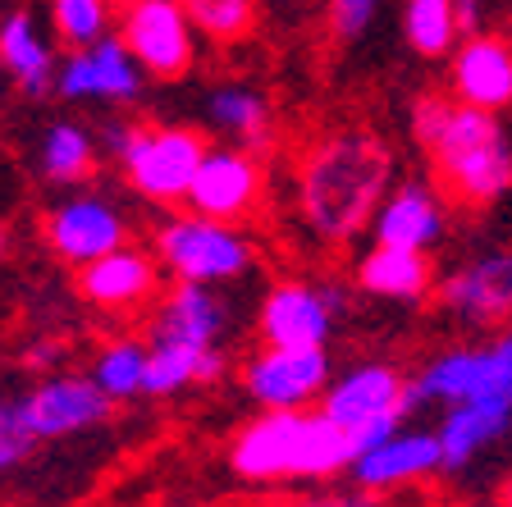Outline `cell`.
I'll return each mask as SVG.
<instances>
[{
	"label": "cell",
	"instance_id": "6da1fadb",
	"mask_svg": "<svg viewBox=\"0 0 512 507\" xmlns=\"http://www.w3.org/2000/svg\"><path fill=\"white\" fill-rule=\"evenodd\" d=\"M389 188H394V151L366 128L320 133L293 169L298 220L320 247H348L362 229H371Z\"/></svg>",
	"mask_w": 512,
	"mask_h": 507
},
{
	"label": "cell",
	"instance_id": "7a4b0ae2",
	"mask_svg": "<svg viewBox=\"0 0 512 507\" xmlns=\"http://www.w3.org/2000/svg\"><path fill=\"white\" fill-rule=\"evenodd\" d=\"M412 138L426 147L444 192L462 206H490L512 188V142L494 110L430 92L412 106Z\"/></svg>",
	"mask_w": 512,
	"mask_h": 507
},
{
	"label": "cell",
	"instance_id": "3957f363",
	"mask_svg": "<svg viewBox=\"0 0 512 507\" xmlns=\"http://www.w3.org/2000/svg\"><path fill=\"white\" fill-rule=\"evenodd\" d=\"M229 466L247 485H307L352 471V439L320 407L261 412L234 434Z\"/></svg>",
	"mask_w": 512,
	"mask_h": 507
},
{
	"label": "cell",
	"instance_id": "277c9868",
	"mask_svg": "<svg viewBox=\"0 0 512 507\" xmlns=\"http://www.w3.org/2000/svg\"><path fill=\"white\" fill-rule=\"evenodd\" d=\"M106 151L124 169L128 188L156 206H183L202 169L206 138L188 124H142V119H110Z\"/></svg>",
	"mask_w": 512,
	"mask_h": 507
},
{
	"label": "cell",
	"instance_id": "5b68a950",
	"mask_svg": "<svg viewBox=\"0 0 512 507\" xmlns=\"http://www.w3.org/2000/svg\"><path fill=\"white\" fill-rule=\"evenodd\" d=\"M151 252H156L160 270L183 284H229L252 270L256 252L247 243V233L238 224L211 220L202 211H174L156 224L151 233Z\"/></svg>",
	"mask_w": 512,
	"mask_h": 507
},
{
	"label": "cell",
	"instance_id": "8992f818",
	"mask_svg": "<svg viewBox=\"0 0 512 507\" xmlns=\"http://www.w3.org/2000/svg\"><path fill=\"white\" fill-rule=\"evenodd\" d=\"M348 311V284L339 279H279L256 307L261 343H293V348H325Z\"/></svg>",
	"mask_w": 512,
	"mask_h": 507
},
{
	"label": "cell",
	"instance_id": "52a82bcc",
	"mask_svg": "<svg viewBox=\"0 0 512 507\" xmlns=\"http://www.w3.org/2000/svg\"><path fill=\"white\" fill-rule=\"evenodd\" d=\"M115 32L128 42V51L142 60V69L151 78H160V83H179L197 64L202 32L188 19L183 0H128V5H119Z\"/></svg>",
	"mask_w": 512,
	"mask_h": 507
},
{
	"label": "cell",
	"instance_id": "ba28073f",
	"mask_svg": "<svg viewBox=\"0 0 512 507\" xmlns=\"http://www.w3.org/2000/svg\"><path fill=\"white\" fill-rule=\"evenodd\" d=\"M334 366L330 348H293V343H266L243 361V393L261 412H298L316 407L330 389Z\"/></svg>",
	"mask_w": 512,
	"mask_h": 507
},
{
	"label": "cell",
	"instance_id": "9c48e42d",
	"mask_svg": "<svg viewBox=\"0 0 512 507\" xmlns=\"http://www.w3.org/2000/svg\"><path fill=\"white\" fill-rule=\"evenodd\" d=\"M147 69L119 32L101 37L92 46H78L60 60V74H55V96L64 101H78V106H133L142 101V87H147Z\"/></svg>",
	"mask_w": 512,
	"mask_h": 507
},
{
	"label": "cell",
	"instance_id": "30bf717a",
	"mask_svg": "<svg viewBox=\"0 0 512 507\" xmlns=\"http://www.w3.org/2000/svg\"><path fill=\"white\" fill-rule=\"evenodd\" d=\"M110 412H115V398H106V389L87 370H55L28 393H19V416L37 444L96 430L101 421H110Z\"/></svg>",
	"mask_w": 512,
	"mask_h": 507
},
{
	"label": "cell",
	"instance_id": "8fae6325",
	"mask_svg": "<svg viewBox=\"0 0 512 507\" xmlns=\"http://www.w3.org/2000/svg\"><path fill=\"white\" fill-rule=\"evenodd\" d=\"M266 201V165L247 147H211L202 156V169L188 188V211H202L211 220L238 224L261 211Z\"/></svg>",
	"mask_w": 512,
	"mask_h": 507
},
{
	"label": "cell",
	"instance_id": "7c38bea8",
	"mask_svg": "<svg viewBox=\"0 0 512 507\" xmlns=\"http://www.w3.org/2000/svg\"><path fill=\"white\" fill-rule=\"evenodd\" d=\"M42 233L51 252L64 265H74V270H83V265L101 261V256H110L115 247L128 243V224L119 215V206L96 197V192H74V197L55 201L46 211Z\"/></svg>",
	"mask_w": 512,
	"mask_h": 507
},
{
	"label": "cell",
	"instance_id": "4fadbf2b",
	"mask_svg": "<svg viewBox=\"0 0 512 507\" xmlns=\"http://www.w3.org/2000/svg\"><path fill=\"white\" fill-rule=\"evenodd\" d=\"M439 307L471 329H494L512 320V252H485L439 279Z\"/></svg>",
	"mask_w": 512,
	"mask_h": 507
},
{
	"label": "cell",
	"instance_id": "5bb4252c",
	"mask_svg": "<svg viewBox=\"0 0 512 507\" xmlns=\"http://www.w3.org/2000/svg\"><path fill=\"white\" fill-rule=\"evenodd\" d=\"M156 293H160V261L156 252H142V247L124 243L110 256L78 270V297L92 311H106V316H128V311L151 307Z\"/></svg>",
	"mask_w": 512,
	"mask_h": 507
},
{
	"label": "cell",
	"instance_id": "9a60e30c",
	"mask_svg": "<svg viewBox=\"0 0 512 507\" xmlns=\"http://www.w3.org/2000/svg\"><path fill=\"white\" fill-rule=\"evenodd\" d=\"M426 402H512V361L499 348H448L416 375Z\"/></svg>",
	"mask_w": 512,
	"mask_h": 507
},
{
	"label": "cell",
	"instance_id": "2e32d148",
	"mask_svg": "<svg viewBox=\"0 0 512 507\" xmlns=\"http://www.w3.org/2000/svg\"><path fill=\"white\" fill-rule=\"evenodd\" d=\"M403 393H407V375H398V366L357 361L343 375H334L316 407L343 430H362L366 421H380V416H407Z\"/></svg>",
	"mask_w": 512,
	"mask_h": 507
},
{
	"label": "cell",
	"instance_id": "e0dca14e",
	"mask_svg": "<svg viewBox=\"0 0 512 507\" xmlns=\"http://www.w3.org/2000/svg\"><path fill=\"white\" fill-rule=\"evenodd\" d=\"M448 215L439 188L421 179H407L398 188H389V197L380 201V211L371 220V238L384 247H407V252H430L444 243Z\"/></svg>",
	"mask_w": 512,
	"mask_h": 507
},
{
	"label": "cell",
	"instance_id": "ac0fdd59",
	"mask_svg": "<svg viewBox=\"0 0 512 507\" xmlns=\"http://www.w3.org/2000/svg\"><path fill=\"white\" fill-rule=\"evenodd\" d=\"M444 471V448H439V430H398L389 434L384 444H375L371 453H362L352 462V485L384 494V489L412 485V480H426Z\"/></svg>",
	"mask_w": 512,
	"mask_h": 507
},
{
	"label": "cell",
	"instance_id": "d6986e66",
	"mask_svg": "<svg viewBox=\"0 0 512 507\" xmlns=\"http://www.w3.org/2000/svg\"><path fill=\"white\" fill-rule=\"evenodd\" d=\"M229 334V302L215 293V284H183L165 297H156L151 307L147 338H179V343H197V348H220V338Z\"/></svg>",
	"mask_w": 512,
	"mask_h": 507
},
{
	"label": "cell",
	"instance_id": "ffe728a7",
	"mask_svg": "<svg viewBox=\"0 0 512 507\" xmlns=\"http://www.w3.org/2000/svg\"><path fill=\"white\" fill-rule=\"evenodd\" d=\"M453 96L476 110L512 106V46L503 37L476 32L453 51Z\"/></svg>",
	"mask_w": 512,
	"mask_h": 507
},
{
	"label": "cell",
	"instance_id": "44dd1931",
	"mask_svg": "<svg viewBox=\"0 0 512 507\" xmlns=\"http://www.w3.org/2000/svg\"><path fill=\"white\" fill-rule=\"evenodd\" d=\"M206 124L215 133L234 142V147H247V151H270L275 142V106L270 96L252 83H220L206 92Z\"/></svg>",
	"mask_w": 512,
	"mask_h": 507
},
{
	"label": "cell",
	"instance_id": "7402d4cb",
	"mask_svg": "<svg viewBox=\"0 0 512 507\" xmlns=\"http://www.w3.org/2000/svg\"><path fill=\"white\" fill-rule=\"evenodd\" d=\"M147 343H151L147 398H174L183 389L220 384L224 370H229L224 348H197V343H179V338H147Z\"/></svg>",
	"mask_w": 512,
	"mask_h": 507
},
{
	"label": "cell",
	"instance_id": "603a6c76",
	"mask_svg": "<svg viewBox=\"0 0 512 507\" xmlns=\"http://www.w3.org/2000/svg\"><path fill=\"white\" fill-rule=\"evenodd\" d=\"M0 60H5V74L19 83L23 96L55 92L60 60H55L46 32L37 28V19H32L28 10H14L0 19Z\"/></svg>",
	"mask_w": 512,
	"mask_h": 507
},
{
	"label": "cell",
	"instance_id": "cb8c5ba5",
	"mask_svg": "<svg viewBox=\"0 0 512 507\" xmlns=\"http://www.w3.org/2000/svg\"><path fill=\"white\" fill-rule=\"evenodd\" d=\"M512 425V402L503 398H485V402H453L439 421V448H444V466L458 471L467 466L476 453L503 439Z\"/></svg>",
	"mask_w": 512,
	"mask_h": 507
},
{
	"label": "cell",
	"instance_id": "d4e9b609",
	"mask_svg": "<svg viewBox=\"0 0 512 507\" xmlns=\"http://www.w3.org/2000/svg\"><path fill=\"white\" fill-rule=\"evenodd\" d=\"M352 279H357L362 293L384 297V302H421L430 293V284H435L426 252H407V247H384V243H375L357 261Z\"/></svg>",
	"mask_w": 512,
	"mask_h": 507
},
{
	"label": "cell",
	"instance_id": "484cf974",
	"mask_svg": "<svg viewBox=\"0 0 512 507\" xmlns=\"http://www.w3.org/2000/svg\"><path fill=\"white\" fill-rule=\"evenodd\" d=\"M37 169H42V179L60 183V188H78L96 174V138L74 119H60L37 142Z\"/></svg>",
	"mask_w": 512,
	"mask_h": 507
},
{
	"label": "cell",
	"instance_id": "4316f807",
	"mask_svg": "<svg viewBox=\"0 0 512 507\" xmlns=\"http://www.w3.org/2000/svg\"><path fill=\"white\" fill-rule=\"evenodd\" d=\"M147 366H151V343H142V338H110L106 348L92 357L87 375L106 389V398L133 402L147 393Z\"/></svg>",
	"mask_w": 512,
	"mask_h": 507
},
{
	"label": "cell",
	"instance_id": "83f0119b",
	"mask_svg": "<svg viewBox=\"0 0 512 507\" xmlns=\"http://www.w3.org/2000/svg\"><path fill=\"white\" fill-rule=\"evenodd\" d=\"M403 37L416 55L439 60V55L458 51L462 23H458V0H407L403 5Z\"/></svg>",
	"mask_w": 512,
	"mask_h": 507
},
{
	"label": "cell",
	"instance_id": "f1b7e54d",
	"mask_svg": "<svg viewBox=\"0 0 512 507\" xmlns=\"http://www.w3.org/2000/svg\"><path fill=\"white\" fill-rule=\"evenodd\" d=\"M119 0H51V23L69 51L92 46L119 28Z\"/></svg>",
	"mask_w": 512,
	"mask_h": 507
},
{
	"label": "cell",
	"instance_id": "f546056e",
	"mask_svg": "<svg viewBox=\"0 0 512 507\" xmlns=\"http://www.w3.org/2000/svg\"><path fill=\"white\" fill-rule=\"evenodd\" d=\"M188 5V19L197 23L206 42L234 46L247 42L261 23V0H183Z\"/></svg>",
	"mask_w": 512,
	"mask_h": 507
},
{
	"label": "cell",
	"instance_id": "4dcf8cb0",
	"mask_svg": "<svg viewBox=\"0 0 512 507\" xmlns=\"http://www.w3.org/2000/svg\"><path fill=\"white\" fill-rule=\"evenodd\" d=\"M32 448H37V439H32V430L19 416V398H5V393H0V476L28 462Z\"/></svg>",
	"mask_w": 512,
	"mask_h": 507
},
{
	"label": "cell",
	"instance_id": "1f68e13d",
	"mask_svg": "<svg viewBox=\"0 0 512 507\" xmlns=\"http://www.w3.org/2000/svg\"><path fill=\"white\" fill-rule=\"evenodd\" d=\"M380 14V0H325V28L334 42H357Z\"/></svg>",
	"mask_w": 512,
	"mask_h": 507
},
{
	"label": "cell",
	"instance_id": "d6a6232c",
	"mask_svg": "<svg viewBox=\"0 0 512 507\" xmlns=\"http://www.w3.org/2000/svg\"><path fill=\"white\" fill-rule=\"evenodd\" d=\"M403 421H407V416H380V421H366L362 430H348V439H352V462H357L362 453H371L375 444H384L389 434L403 430Z\"/></svg>",
	"mask_w": 512,
	"mask_h": 507
},
{
	"label": "cell",
	"instance_id": "836d02e7",
	"mask_svg": "<svg viewBox=\"0 0 512 507\" xmlns=\"http://www.w3.org/2000/svg\"><path fill=\"white\" fill-rule=\"evenodd\" d=\"M23 361H28L32 370H42V375H55V370H64V361H69V348H64L60 338H37V343L23 352Z\"/></svg>",
	"mask_w": 512,
	"mask_h": 507
},
{
	"label": "cell",
	"instance_id": "e575fe53",
	"mask_svg": "<svg viewBox=\"0 0 512 507\" xmlns=\"http://www.w3.org/2000/svg\"><path fill=\"white\" fill-rule=\"evenodd\" d=\"M311 507H375L371 489H330V494H316L311 498Z\"/></svg>",
	"mask_w": 512,
	"mask_h": 507
},
{
	"label": "cell",
	"instance_id": "d590c367",
	"mask_svg": "<svg viewBox=\"0 0 512 507\" xmlns=\"http://www.w3.org/2000/svg\"><path fill=\"white\" fill-rule=\"evenodd\" d=\"M458 23L467 37H476L480 32V0H458Z\"/></svg>",
	"mask_w": 512,
	"mask_h": 507
},
{
	"label": "cell",
	"instance_id": "8d00e7d4",
	"mask_svg": "<svg viewBox=\"0 0 512 507\" xmlns=\"http://www.w3.org/2000/svg\"><path fill=\"white\" fill-rule=\"evenodd\" d=\"M494 348H499L503 357L512 361V320H508V325H503V334H499V343H494Z\"/></svg>",
	"mask_w": 512,
	"mask_h": 507
},
{
	"label": "cell",
	"instance_id": "74e56055",
	"mask_svg": "<svg viewBox=\"0 0 512 507\" xmlns=\"http://www.w3.org/2000/svg\"><path fill=\"white\" fill-rule=\"evenodd\" d=\"M5 243H10V238H5V224H0V256H5Z\"/></svg>",
	"mask_w": 512,
	"mask_h": 507
},
{
	"label": "cell",
	"instance_id": "f35d334b",
	"mask_svg": "<svg viewBox=\"0 0 512 507\" xmlns=\"http://www.w3.org/2000/svg\"><path fill=\"white\" fill-rule=\"evenodd\" d=\"M284 507H311V498H307V503H284Z\"/></svg>",
	"mask_w": 512,
	"mask_h": 507
},
{
	"label": "cell",
	"instance_id": "ab89813d",
	"mask_svg": "<svg viewBox=\"0 0 512 507\" xmlns=\"http://www.w3.org/2000/svg\"><path fill=\"white\" fill-rule=\"evenodd\" d=\"M508 507H512V489H508Z\"/></svg>",
	"mask_w": 512,
	"mask_h": 507
},
{
	"label": "cell",
	"instance_id": "60d3db41",
	"mask_svg": "<svg viewBox=\"0 0 512 507\" xmlns=\"http://www.w3.org/2000/svg\"><path fill=\"white\" fill-rule=\"evenodd\" d=\"M0 74H5V60H0Z\"/></svg>",
	"mask_w": 512,
	"mask_h": 507
},
{
	"label": "cell",
	"instance_id": "b9f144b4",
	"mask_svg": "<svg viewBox=\"0 0 512 507\" xmlns=\"http://www.w3.org/2000/svg\"><path fill=\"white\" fill-rule=\"evenodd\" d=\"M119 5H128V0H119Z\"/></svg>",
	"mask_w": 512,
	"mask_h": 507
}]
</instances>
